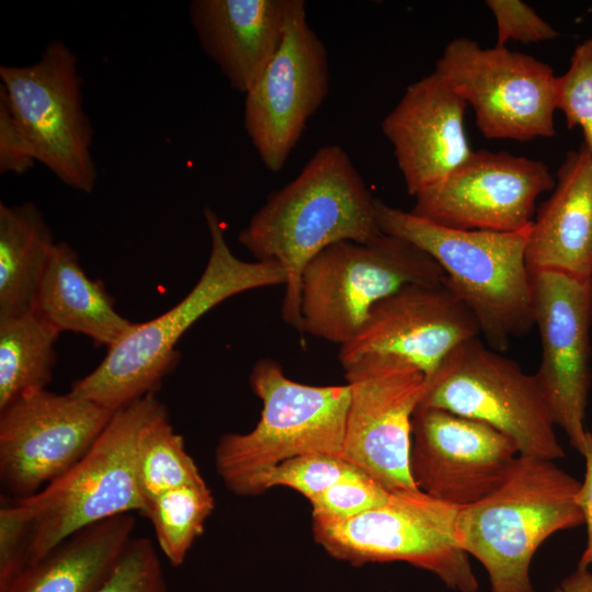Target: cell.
<instances>
[{"label": "cell", "instance_id": "1", "mask_svg": "<svg viewBox=\"0 0 592 592\" xmlns=\"http://www.w3.org/2000/svg\"><path fill=\"white\" fill-rule=\"evenodd\" d=\"M374 197L339 145L320 147L299 174L274 191L239 232L259 261L285 272L283 320L300 332V282L309 262L340 241L369 242L380 230Z\"/></svg>", "mask_w": 592, "mask_h": 592}, {"label": "cell", "instance_id": "2", "mask_svg": "<svg viewBox=\"0 0 592 592\" xmlns=\"http://www.w3.org/2000/svg\"><path fill=\"white\" fill-rule=\"evenodd\" d=\"M204 218L210 252L196 284L171 309L149 321L135 322L107 348L91 373L72 384V395L116 411L155 394L179 361L177 343L201 317L240 293L285 284L286 275L278 263L244 261L232 253L215 210L205 207Z\"/></svg>", "mask_w": 592, "mask_h": 592}, {"label": "cell", "instance_id": "3", "mask_svg": "<svg viewBox=\"0 0 592 592\" xmlns=\"http://www.w3.org/2000/svg\"><path fill=\"white\" fill-rule=\"evenodd\" d=\"M384 234L426 252L473 312L487 345L498 352L534 327L532 274L525 259L531 225L514 232L439 226L411 212L375 201Z\"/></svg>", "mask_w": 592, "mask_h": 592}, {"label": "cell", "instance_id": "4", "mask_svg": "<svg viewBox=\"0 0 592 592\" xmlns=\"http://www.w3.org/2000/svg\"><path fill=\"white\" fill-rule=\"evenodd\" d=\"M580 483L554 460L519 455L500 487L459 508L458 543L483 566L491 592H536L530 568L538 547L584 523Z\"/></svg>", "mask_w": 592, "mask_h": 592}, {"label": "cell", "instance_id": "5", "mask_svg": "<svg viewBox=\"0 0 592 592\" xmlns=\"http://www.w3.org/2000/svg\"><path fill=\"white\" fill-rule=\"evenodd\" d=\"M249 384L262 401L260 420L248 433L223 435L215 448V466L228 490L260 494L266 474L287 459L342 455L351 397L348 384H301L266 357L253 365Z\"/></svg>", "mask_w": 592, "mask_h": 592}, {"label": "cell", "instance_id": "6", "mask_svg": "<svg viewBox=\"0 0 592 592\" xmlns=\"http://www.w3.org/2000/svg\"><path fill=\"white\" fill-rule=\"evenodd\" d=\"M161 405L155 394H148L116 410L77 464L36 493L15 501L29 527L25 568L89 525L132 511L145 512L138 446Z\"/></svg>", "mask_w": 592, "mask_h": 592}, {"label": "cell", "instance_id": "7", "mask_svg": "<svg viewBox=\"0 0 592 592\" xmlns=\"http://www.w3.org/2000/svg\"><path fill=\"white\" fill-rule=\"evenodd\" d=\"M445 280L436 261L405 239L383 234L369 242H337L303 273L300 333L341 346L358 332L378 303L408 285Z\"/></svg>", "mask_w": 592, "mask_h": 592}, {"label": "cell", "instance_id": "8", "mask_svg": "<svg viewBox=\"0 0 592 592\" xmlns=\"http://www.w3.org/2000/svg\"><path fill=\"white\" fill-rule=\"evenodd\" d=\"M459 508L415 490L391 492L380 506L346 520L312 519L315 540L333 558L361 566L403 561L456 592L479 584L456 535Z\"/></svg>", "mask_w": 592, "mask_h": 592}, {"label": "cell", "instance_id": "9", "mask_svg": "<svg viewBox=\"0 0 592 592\" xmlns=\"http://www.w3.org/2000/svg\"><path fill=\"white\" fill-rule=\"evenodd\" d=\"M419 406L485 422L509 436L520 455L549 460L565 457L536 375L525 373L479 337L456 348L426 378Z\"/></svg>", "mask_w": 592, "mask_h": 592}, {"label": "cell", "instance_id": "10", "mask_svg": "<svg viewBox=\"0 0 592 592\" xmlns=\"http://www.w3.org/2000/svg\"><path fill=\"white\" fill-rule=\"evenodd\" d=\"M0 93L26 136L36 161L67 186L91 193L98 171L93 127L84 112L77 57L52 41L39 59L0 67Z\"/></svg>", "mask_w": 592, "mask_h": 592}, {"label": "cell", "instance_id": "11", "mask_svg": "<svg viewBox=\"0 0 592 592\" xmlns=\"http://www.w3.org/2000/svg\"><path fill=\"white\" fill-rule=\"evenodd\" d=\"M434 72L473 106L486 138L526 141L555 135L558 77L533 56L456 37Z\"/></svg>", "mask_w": 592, "mask_h": 592}, {"label": "cell", "instance_id": "12", "mask_svg": "<svg viewBox=\"0 0 592 592\" xmlns=\"http://www.w3.org/2000/svg\"><path fill=\"white\" fill-rule=\"evenodd\" d=\"M343 369L351 397L341 457L389 492L418 489L409 468L411 420L426 376L392 356H367Z\"/></svg>", "mask_w": 592, "mask_h": 592}, {"label": "cell", "instance_id": "13", "mask_svg": "<svg viewBox=\"0 0 592 592\" xmlns=\"http://www.w3.org/2000/svg\"><path fill=\"white\" fill-rule=\"evenodd\" d=\"M326 47L303 0H289L283 41L246 93L243 127L261 161L280 172L329 93Z\"/></svg>", "mask_w": 592, "mask_h": 592}, {"label": "cell", "instance_id": "14", "mask_svg": "<svg viewBox=\"0 0 592 592\" xmlns=\"http://www.w3.org/2000/svg\"><path fill=\"white\" fill-rule=\"evenodd\" d=\"M115 411L72 395L27 391L0 410V480L21 498L62 476Z\"/></svg>", "mask_w": 592, "mask_h": 592}, {"label": "cell", "instance_id": "15", "mask_svg": "<svg viewBox=\"0 0 592 592\" xmlns=\"http://www.w3.org/2000/svg\"><path fill=\"white\" fill-rule=\"evenodd\" d=\"M531 274L534 326L542 346L535 375L555 425L582 455L591 385L592 278L555 271Z\"/></svg>", "mask_w": 592, "mask_h": 592}, {"label": "cell", "instance_id": "16", "mask_svg": "<svg viewBox=\"0 0 592 592\" xmlns=\"http://www.w3.org/2000/svg\"><path fill=\"white\" fill-rule=\"evenodd\" d=\"M555 184L542 161L478 150L417 194L411 213L446 228L514 232L532 224L537 197Z\"/></svg>", "mask_w": 592, "mask_h": 592}, {"label": "cell", "instance_id": "17", "mask_svg": "<svg viewBox=\"0 0 592 592\" xmlns=\"http://www.w3.org/2000/svg\"><path fill=\"white\" fill-rule=\"evenodd\" d=\"M516 444L491 425L447 410L418 407L411 420L410 475L428 496L463 508L509 476Z\"/></svg>", "mask_w": 592, "mask_h": 592}, {"label": "cell", "instance_id": "18", "mask_svg": "<svg viewBox=\"0 0 592 592\" xmlns=\"http://www.w3.org/2000/svg\"><path fill=\"white\" fill-rule=\"evenodd\" d=\"M480 334L476 318L447 278L408 285L378 303L340 346L342 367L367 356L400 358L431 377L464 342Z\"/></svg>", "mask_w": 592, "mask_h": 592}, {"label": "cell", "instance_id": "19", "mask_svg": "<svg viewBox=\"0 0 592 592\" xmlns=\"http://www.w3.org/2000/svg\"><path fill=\"white\" fill-rule=\"evenodd\" d=\"M466 101L434 71L409 84L382 122L407 192L415 196L464 163L470 149Z\"/></svg>", "mask_w": 592, "mask_h": 592}, {"label": "cell", "instance_id": "20", "mask_svg": "<svg viewBox=\"0 0 592 592\" xmlns=\"http://www.w3.org/2000/svg\"><path fill=\"white\" fill-rule=\"evenodd\" d=\"M289 0H193L189 16L206 55L247 93L277 52Z\"/></svg>", "mask_w": 592, "mask_h": 592}, {"label": "cell", "instance_id": "21", "mask_svg": "<svg viewBox=\"0 0 592 592\" xmlns=\"http://www.w3.org/2000/svg\"><path fill=\"white\" fill-rule=\"evenodd\" d=\"M525 259L531 273L592 278V157L583 145L559 167L553 193L532 221Z\"/></svg>", "mask_w": 592, "mask_h": 592}, {"label": "cell", "instance_id": "22", "mask_svg": "<svg viewBox=\"0 0 592 592\" xmlns=\"http://www.w3.org/2000/svg\"><path fill=\"white\" fill-rule=\"evenodd\" d=\"M35 312L59 333L84 334L96 345L112 346L135 325L114 307L101 281L91 280L76 250L56 242L36 297Z\"/></svg>", "mask_w": 592, "mask_h": 592}, {"label": "cell", "instance_id": "23", "mask_svg": "<svg viewBox=\"0 0 592 592\" xmlns=\"http://www.w3.org/2000/svg\"><path fill=\"white\" fill-rule=\"evenodd\" d=\"M134 528L130 513L89 525L25 568L3 592H95L117 566Z\"/></svg>", "mask_w": 592, "mask_h": 592}, {"label": "cell", "instance_id": "24", "mask_svg": "<svg viewBox=\"0 0 592 592\" xmlns=\"http://www.w3.org/2000/svg\"><path fill=\"white\" fill-rule=\"evenodd\" d=\"M55 244L34 203L0 204V319L35 311Z\"/></svg>", "mask_w": 592, "mask_h": 592}, {"label": "cell", "instance_id": "25", "mask_svg": "<svg viewBox=\"0 0 592 592\" xmlns=\"http://www.w3.org/2000/svg\"><path fill=\"white\" fill-rule=\"evenodd\" d=\"M59 334L35 311L0 319V410L27 391L46 389Z\"/></svg>", "mask_w": 592, "mask_h": 592}, {"label": "cell", "instance_id": "26", "mask_svg": "<svg viewBox=\"0 0 592 592\" xmlns=\"http://www.w3.org/2000/svg\"><path fill=\"white\" fill-rule=\"evenodd\" d=\"M137 476L146 504L166 491L205 483L198 467L185 449L183 437L170 423L163 403L149 420L140 437Z\"/></svg>", "mask_w": 592, "mask_h": 592}, {"label": "cell", "instance_id": "27", "mask_svg": "<svg viewBox=\"0 0 592 592\" xmlns=\"http://www.w3.org/2000/svg\"><path fill=\"white\" fill-rule=\"evenodd\" d=\"M214 506L206 482L166 491L148 502L143 515L151 522L157 544L171 565L183 563Z\"/></svg>", "mask_w": 592, "mask_h": 592}, {"label": "cell", "instance_id": "28", "mask_svg": "<svg viewBox=\"0 0 592 592\" xmlns=\"http://www.w3.org/2000/svg\"><path fill=\"white\" fill-rule=\"evenodd\" d=\"M366 475L341 456L330 454H306L287 459L266 474L262 490L288 487L308 501L334 483Z\"/></svg>", "mask_w": 592, "mask_h": 592}, {"label": "cell", "instance_id": "29", "mask_svg": "<svg viewBox=\"0 0 592 592\" xmlns=\"http://www.w3.org/2000/svg\"><path fill=\"white\" fill-rule=\"evenodd\" d=\"M556 105L569 129L581 128L582 145L592 157V38L574 48L568 70L558 77Z\"/></svg>", "mask_w": 592, "mask_h": 592}, {"label": "cell", "instance_id": "30", "mask_svg": "<svg viewBox=\"0 0 592 592\" xmlns=\"http://www.w3.org/2000/svg\"><path fill=\"white\" fill-rule=\"evenodd\" d=\"M391 492L367 475L343 479L309 500L312 519L346 520L383 505Z\"/></svg>", "mask_w": 592, "mask_h": 592}, {"label": "cell", "instance_id": "31", "mask_svg": "<svg viewBox=\"0 0 592 592\" xmlns=\"http://www.w3.org/2000/svg\"><path fill=\"white\" fill-rule=\"evenodd\" d=\"M95 592H167L152 542L133 537L111 576Z\"/></svg>", "mask_w": 592, "mask_h": 592}, {"label": "cell", "instance_id": "32", "mask_svg": "<svg viewBox=\"0 0 592 592\" xmlns=\"http://www.w3.org/2000/svg\"><path fill=\"white\" fill-rule=\"evenodd\" d=\"M486 5L497 24L496 46L505 47L509 41L539 43L559 35L528 4L520 0H487Z\"/></svg>", "mask_w": 592, "mask_h": 592}, {"label": "cell", "instance_id": "33", "mask_svg": "<svg viewBox=\"0 0 592 592\" xmlns=\"http://www.w3.org/2000/svg\"><path fill=\"white\" fill-rule=\"evenodd\" d=\"M29 527L18 503L4 502L0 508V592L25 569Z\"/></svg>", "mask_w": 592, "mask_h": 592}, {"label": "cell", "instance_id": "34", "mask_svg": "<svg viewBox=\"0 0 592 592\" xmlns=\"http://www.w3.org/2000/svg\"><path fill=\"white\" fill-rule=\"evenodd\" d=\"M36 159L5 98L0 93V172L23 174Z\"/></svg>", "mask_w": 592, "mask_h": 592}, {"label": "cell", "instance_id": "35", "mask_svg": "<svg viewBox=\"0 0 592 592\" xmlns=\"http://www.w3.org/2000/svg\"><path fill=\"white\" fill-rule=\"evenodd\" d=\"M582 455L585 460V471L584 478L580 483L577 501L583 514V525L587 527V544L579 559L578 567L589 568L592 566V433L589 431L585 435Z\"/></svg>", "mask_w": 592, "mask_h": 592}, {"label": "cell", "instance_id": "36", "mask_svg": "<svg viewBox=\"0 0 592 592\" xmlns=\"http://www.w3.org/2000/svg\"><path fill=\"white\" fill-rule=\"evenodd\" d=\"M554 592H592V571L589 568L577 567Z\"/></svg>", "mask_w": 592, "mask_h": 592}]
</instances>
